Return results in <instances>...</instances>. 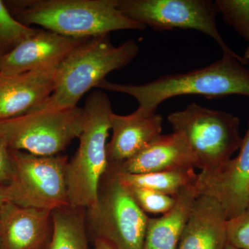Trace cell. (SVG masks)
I'll use <instances>...</instances> for the list:
<instances>
[{"label": "cell", "mask_w": 249, "mask_h": 249, "mask_svg": "<svg viewBox=\"0 0 249 249\" xmlns=\"http://www.w3.org/2000/svg\"><path fill=\"white\" fill-rule=\"evenodd\" d=\"M97 88L129 95L138 102V109L154 113L163 101L182 95L206 98L233 94L249 97V70L231 55L223 54L213 63L188 73L163 75L142 85L119 84L104 80Z\"/></svg>", "instance_id": "6da1fadb"}, {"label": "cell", "mask_w": 249, "mask_h": 249, "mask_svg": "<svg viewBox=\"0 0 249 249\" xmlns=\"http://www.w3.org/2000/svg\"><path fill=\"white\" fill-rule=\"evenodd\" d=\"M139 49L134 40L114 46L109 35L86 39L59 64L53 91L34 110L77 107L80 98L97 88L109 73L130 63L138 55Z\"/></svg>", "instance_id": "7a4b0ae2"}, {"label": "cell", "mask_w": 249, "mask_h": 249, "mask_svg": "<svg viewBox=\"0 0 249 249\" xmlns=\"http://www.w3.org/2000/svg\"><path fill=\"white\" fill-rule=\"evenodd\" d=\"M11 4L16 11V19L24 25H39L75 38L146 28L123 14L119 0H25Z\"/></svg>", "instance_id": "3957f363"}, {"label": "cell", "mask_w": 249, "mask_h": 249, "mask_svg": "<svg viewBox=\"0 0 249 249\" xmlns=\"http://www.w3.org/2000/svg\"><path fill=\"white\" fill-rule=\"evenodd\" d=\"M79 147L67 168V196L71 207L90 209L97 203L100 184L108 166L107 139L113 113L110 100L101 90L87 98Z\"/></svg>", "instance_id": "277c9868"}, {"label": "cell", "mask_w": 249, "mask_h": 249, "mask_svg": "<svg viewBox=\"0 0 249 249\" xmlns=\"http://www.w3.org/2000/svg\"><path fill=\"white\" fill-rule=\"evenodd\" d=\"M168 121L174 132L186 140L196 168L201 173L219 169L242 145L240 119L227 111L193 103L183 110L170 113Z\"/></svg>", "instance_id": "5b68a950"}, {"label": "cell", "mask_w": 249, "mask_h": 249, "mask_svg": "<svg viewBox=\"0 0 249 249\" xmlns=\"http://www.w3.org/2000/svg\"><path fill=\"white\" fill-rule=\"evenodd\" d=\"M83 107L39 109L12 119H0V137L9 150L41 157L58 155L79 137Z\"/></svg>", "instance_id": "8992f818"}, {"label": "cell", "mask_w": 249, "mask_h": 249, "mask_svg": "<svg viewBox=\"0 0 249 249\" xmlns=\"http://www.w3.org/2000/svg\"><path fill=\"white\" fill-rule=\"evenodd\" d=\"M9 150L12 171L9 183L2 186L6 201L23 207L50 211L70 206L66 156L41 157Z\"/></svg>", "instance_id": "52a82bcc"}, {"label": "cell", "mask_w": 249, "mask_h": 249, "mask_svg": "<svg viewBox=\"0 0 249 249\" xmlns=\"http://www.w3.org/2000/svg\"><path fill=\"white\" fill-rule=\"evenodd\" d=\"M87 214L96 238L116 249H143L149 218L109 166L100 184L97 203Z\"/></svg>", "instance_id": "ba28073f"}, {"label": "cell", "mask_w": 249, "mask_h": 249, "mask_svg": "<svg viewBox=\"0 0 249 249\" xmlns=\"http://www.w3.org/2000/svg\"><path fill=\"white\" fill-rule=\"evenodd\" d=\"M119 9L126 17L158 31L193 29L210 36L223 54L242 64L249 61L228 47L218 31L214 2L211 0H119Z\"/></svg>", "instance_id": "9c48e42d"}, {"label": "cell", "mask_w": 249, "mask_h": 249, "mask_svg": "<svg viewBox=\"0 0 249 249\" xmlns=\"http://www.w3.org/2000/svg\"><path fill=\"white\" fill-rule=\"evenodd\" d=\"M196 188L198 196H211L217 199L228 219L239 215L248 207L249 120L238 155L213 173L198 174Z\"/></svg>", "instance_id": "30bf717a"}, {"label": "cell", "mask_w": 249, "mask_h": 249, "mask_svg": "<svg viewBox=\"0 0 249 249\" xmlns=\"http://www.w3.org/2000/svg\"><path fill=\"white\" fill-rule=\"evenodd\" d=\"M86 39L67 37L46 29H39L0 62V74H18L57 66Z\"/></svg>", "instance_id": "8fae6325"}, {"label": "cell", "mask_w": 249, "mask_h": 249, "mask_svg": "<svg viewBox=\"0 0 249 249\" xmlns=\"http://www.w3.org/2000/svg\"><path fill=\"white\" fill-rule=\"evenodd\" d=\"M58 65L0 74V119L24 115L45 102L53 91Z\"/></svg>", "instance_id": "7c38bea8"}, {"label": "cell", "mask_w": 249, "mask_h": 249, "mask_svg": "<svg viewBox=\"0 0 249 249\" xmlns=\"http://www.w3.org/2000/svg\"><path fill=\"white\" fill-rule=\"evenodd\" d=\"M52 211L5 201L0 209V243L4 249H44L52 232Z\"/></svg>", "instance_id": "4fadbf2b"}, {"label": "cell", "mask_w": 249, "mask_h": 249, "mask_svg": "<svg viewBox=\"0 0 249 249\" xmlns=\"http://www.w3.org/2000/svg\"><path fill=\"white\" fill-rule=\"evenodd\" d=\"M112 137L107 144L109 165H118L132 158L161 135L163 118L157 112L137 109L128 115H111Z\"/></svg>", "instance_id": "5bb4252c"}, {"label": "cell", "mask_w": 249, "mask_h": 249, "mask_svg": "<svg viewBox=\"0 0 249 249\" xmlns=\"http://www.w3.org/2000/svg\"><path fill=\"white\" fill-rule=\"evenodd\" d=\"M109 167L120 173L141 174L191 169L196 163L186 140L174 132L161 134L132 158Z\"/></svg>", "instance_id": "9a60e30c"}, {"label": "cell", "mask_w": 249, "mask_h": 249, "mask_svg": "<svg viewBox=\"0 0 249 249\" xmlns=\"http://www.w3.org/2000/svg\"><path fill=\"white\" fill-rule=\"evenodd\" d=\"M227 220L217 199L198 196L178 249H224L227 244Z\"/></svg>", "instance_id": "2e32d148"}, {"label": "cell", "mask_w": 249, "mask_h": 249, "mask_svg": "<svg viewBox=\"0 0 249 249\" xmlns=\"http://www.w3.org/2000/svg\"><path fill=\"white\" fill-rule=\"evenodd\" d=\"M196 183L183 188L175 196V205L159 218H149L143 249H178L195 201Z\"/></svg>", "instance_id": "e0dca14e"}, {"label": "cell", "mask_w": 249, "mask_h": 249, "mask_svg": "<svg viewBox=\"0 0 249 249\" xmlns=\"http://www.w3.org/2000/svg\"><path fill=\"white\" fill-rule=\"evenodd\" d=\"M84 210L65 206L52 211V235L44 249H89Z\"/></svg>", "instance_id": "ac0fdd59"}, {"label": "cell", "mask_w": 249, "mask_h": 249, "mask_svg": "<svg viewBox=\"0 0 249 249\" xmlns=\"http://www.w3.org/2000/svg\"><path fill=\"white\" fill-rule=\"evenodd\" d=\"M112 169L121 182L128 188H147L173 197L185 187L196 183L198 175L195 168L141 174L120 173Z\"/></svg>", "instance_id": "d6986e66"}, {"label": "cell", "mask_w": 249, "mask_h": 249, "mask_svg": "<svg viewBox=\"0 0 249 249\" xmlns=\"http://www.w3.org/2000/svg\"><path fill=\"white\" fill-rule=\"evenodd\" d=\"M38 30L19 22L11 14L6 4L0 1V62Z\"/></svg>", "instance_id": "ffe728a7"}, {"label": "cell", "mask_w": 249, "mask_h": 249, "mask_svg": "<svg viewBox=\"0 0 249 249\" xmlns=\"http://www.w3.org/2000/svg\"><path fill=\"white\" fill-rule=\"evenodd\" d=\"M214 4L224 20L249 42V0H217Z\"/></svg>", "instance_id": "44dd1931"}, {"label": "cell", "mask_w": 249, "mask_h": 249, "mask_svg": "<svg viewBox=\"0 0 249 249\" xmlns=\"http://www.w3.org/2000/svg\"><path fill=\"white\" fill-rule=\"evenodd\" d=\"M128 189L134 201L144 213L162 214L166 213L173 207L176 200L173 196L147 188L131 187Z\"/></svg>", "instance_id": "7402d4cb"}, {"label": "cell", "mask_w": 249, "mask_h": 249, "mask_svg": "<svg viewBox=\"0 0 249 249\" xmlns=\"http://www.w3.org/2000/svg\"><path fill=\"white\" fill-rule=\"evenodd\" d=\"M227 242L239 249H249V206L227 223Z\"/></svg>", "instance_id": "603a6c76"}, {"label": "cell", "mask_w": 249, "mask_h": 249, "mask_svg": "<svg viewBox=\"0 0 249 249\" xmlns=\"http://www.w3.org/2000/svg\"><path fill=\"white\" fill-rule=\"evenodd\" d=\"M12 165H11L10 150L0 137V183H9L11 178Z\"/></svg>", "instance_id": "cb8c5ba5"}, {"label": "cell", "mask_w": 249, "mask_h": 249, "mask_svg": "<svg viewBox=\"0 0 249 249\" xmlns=\"http://www.w3.org/2000/svg\"><path fill=\"white\" fill-rule=\"evenodd\" d=\"M116 249L109 242L102 239H95L94 249Z\"/></svg>", "instance_id": "d4e9b609"}, {"label": "cell", "mask_w": 249, "mask_h": 249, "mask_svg": "<svg viewBox=\"0 0 249 249\" xmlns=\"http://www.w3.org/2000/svg\"><path fill=\"white\" fill-rule=\"evenodd\" d=\"M5 201H6V198H5L4 191H3L2 186H0V209L4 204Z\"/></svg>", "instance_id": "484cf974"}, {"label": "cell", "mask_w": 249, "mask_h": 249, "mask_svg": "<svg viewBox=\"0 0 249 249\" xmlns=\"http://www.w3.org/2000/svg\"><path fill=\"white\" fill-rule=\"evenodd\" d=\"M244 58L246 59V60H249V45L248 46V47H247V50H246L245 53V56H244Z\"/></svg>", "instance_id": "4316f807"}, {"label": "cell", "mask_w": 249, "mask_h": 249, "mask_svg": "<svg viewBox=\"0 0 249 249\" xmlns=\"http://www.w3.org/2000/svg\"><path fill=\"white\" fill-rule=\"evenodd\" d=\"M224 249H239L237 248H236V247H233V246H232L231 245H230V244L228 243L227 245H226L225 247H224Z\"/></svg>", "instance_id": "83f0119b"}, {"label": "cell", "mask_w": 249, "mask_h": 249, "mask_svg": "<svg viewBox=\"0 0 249 249\" xmlns=\"http://www.w3.org/2000/svg\"><path fill=\"white\" fill-rule=\"evenodd\" d=\"M0 249H3L2 246H1V243H0Z\"/></svg>", "instance_id": "f1b7e54d"}]
</instances>
